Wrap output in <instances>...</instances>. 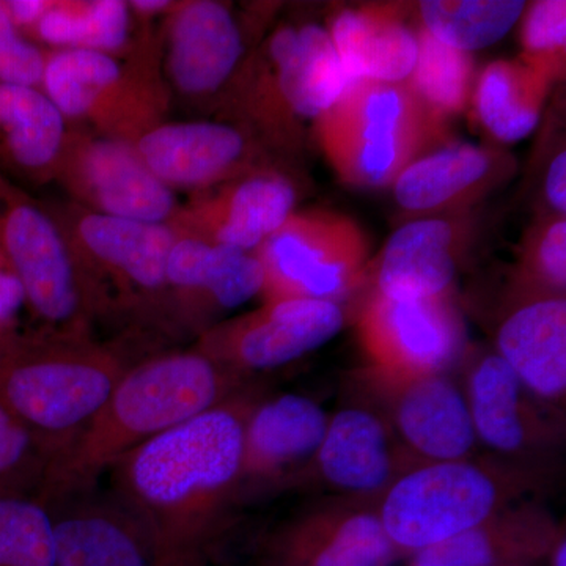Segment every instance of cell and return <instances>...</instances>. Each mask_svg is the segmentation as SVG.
Listing matches in <instances>:
<instances>
[{
    "label": "cell",
    "instance_id": "6da1fadb",
    "mask_svg": "<svg viewBox=\"0 0 566 566\" xmlns=\"http://www.w3.org/2000/svg\"><path fill=\"white\" fill-rule=\"evenodd\" d=\"M253 401L240 390L112 468V490L150 531L151 566L211 565L227 505L241 486Z\"/></svg>",
    "mask_w": 566,
    "mask_h": 566
},
{
    "label": "cell",
    "instance_id": "ba28073f",
    "mask_svg": "<svg viewBox=\"0 0 566 566\" xmlns=\"http://www.w3.org/2000/svg\"><path fill=\"white\" fill-rule=\"evenodd\" d=\"M0 249L25 294L32 329L95 337V316L80 266L50 207L0 175Z\"/></svg>",
    "mask_w": 566,
    "mask_h": 566
},
{
    "label": "cell",
    "instance_id": "277c9868",
    "mask_svg": "<svg viewBox=\"0 0 566 566\" xmlns=\"http://www.w3.org/2000/svg\"><path fill=\"white\" fill-rule=\"evenodd\" d=\"M80 266L96 324L122 323L129 335L175 334L166 266L177 240L172 223L126 221L52 205Z\"/></svg>",
    "mask_w": 566,
    "mask_h": 566
},
{
    "label": "cell",
    "instance_id": "7a4b0ae2",
    "mask_svg": "<svg viewBox=\"0 0 566 566\" xmlns=\"http://www.w3.org/2000/svg\"><path fill=\"white\" fill-rule=\"evenodd\" d=\"M243 376L199 349L151 353L134 363L91 423L52 461L36 501L50 506L98 486L133 450L240 392Z\"/></svg>",
    "mask_w": 566,
    "mask_h": 566
},
{
    "label": "cell",
    "instance_id": "9a60e30c",
    "mask_svg": "<svg viewBox=\"0 0 566 566\" xmlns=\"http://www.w3.org/2000/svg\"><path fill=\"white\" fill-rule=\"evenodd\" d=\"M359 335L392 381L441 375L463 345L460 319L446 297L390 300L375 293L360 314Z\"/></svg>",
    "mask_w": 566,
    "mask_h": 566
},
{
    "label": "cell",
    "instance_id": "8fae6325",
    "mask_svg": "<svg viewBox=\"0 0 566 566\" xmlns=\"http://www.w3.org/2000/svg\"><path fill=\"white\" fill-rule=\"evenodd\" d=\"M54 182L84 210L147 223H172L177 192L142 159L136 145L70 126Z\"/></svg>",
    "mask_w": 566,
    "mask_h": 566
},
{
    "label": "cell",
    "instance_id": "836d02e7",
    "mask_svg": "<svg viewBox=\"0 0 566 566\" xmlns=\"http://www.w3.org/2000/svg\"><path fill=\"white\" fill-rule=\"evenodd\" d=\"M0 566H55L50 512L35 497H0Z\"/></svg>",
    "mask_w": 566,
    "mask_h": 566
},
{
    "label": "cell",
    "instance_id": "4fadbf2b",
    "mask_svg": "<svg viewBox=\"0 0 566 566\" xmlns=\"http://www.w3.org/2000/svg\"><path fill=\"white\" fill-rule=\"evenodd\" d=\"M345 315L333 301L286 300L219 322L193 348L243 376L273 370L314 352L340 333Z\"/></svg>",
    "mask_w": 566,
    "mask_h": 566
},
{
    "label": "cell",
    "instance_id": "4dcf8cb0",
    "mask_svg": "<svg viewBox=\"0 0 566 566\" xmlns=\"http://www.w3.org/2000/svg\"><path fill=\"white\" fill-rule=\"evenodd\" d=\"M526 387L497 354L483 357L469 378L468 400L476 438L502 453L523 450L532 438Z\"/></svg>",
    "mask_w": 566,
    "mask_h": 566
},
{
    "label": "cell",
    "instance_id": "603a6c76",
    "mask_svg": "<svg viewBox=\"0 0 566 566\" xmlns=\"http://www.w3.org/2000/svg\"><path fill=\"white\" fill-rule=\"evenodd\" d=\"M331 40L349 81L405 84L419 54V32L400 9L389 6L352 7L331 21Z\"/></svg>",
    "mask_w": 566,
    "mask_h": 566
},
{
    "label": "cell",
    "instance_id": "60d3db41",
    "mask_svg": "<svg viewBox=\"0 0 566 566\" xmlns=\"http://www.w3.org/2000/svg\"><path fill=\"white\" fill-rule=\"evenodd\" d=\"M546 197L558 216L566 211V155L558 153L549 164L546 175Z\"/></svg>",
    "mask_w": 566,
    "mask_h": 566
},
{
    "label": "cell",
    "instance_id": "ffe728a7",
    "mask_svg": "<svg viewBox=\"0 0 566 566\" xmlns=\"http://www.w3.org/2000/svg\"><path fill=\"white\" fill-rule=\"evenodd\" d=\"M327 423L323 409L303 395L253 401L244 424L241 486L273 482L315 458Z\"/></svg>",
    "mask_w": 566,
    "mask_h": 566
},
{
    "label": "cell",
    "instance_id": "484cf974",
    "mask_svg": "<svg viewBox=\"0 0 566 566\" xmlns=\"http://www.w3.org/2000/svg\"><path fill=\"white\" fill-rule=\"evenodd\" d=\"M497 349L528 392L545 400L564 398L565 297H538L516 308L499 329Z\"/></svg>",
    "mask_w": 566,
    "mask_h": 566
},
{
    "label": "cell",
    "instance_id": "8d00e7d4",
    "mask_svg": "<svg viewBox=\"0 0 566 566\" xmlns=\"http://www.w3.org/2000/svg\"><path fill=\"white\" fill-rule=\"evenodd\" d=\"M527 282L551 296H560L566 285V221L556 214L531 234L523 255Z\"/></svg>",
    "mask_w": 566,
    "mask_h": 566
},
{
    "label": "cell",
    "instance_id": "f35d334b",
    "mask_svg": "<svg viewBox=\"0 0 566 566\" xmlns=\"http://www.w3.org/2000/svg\"><path fill=\"white\" fill-rule=\"evenodd\" d=\"M25 294L20 279L0 249V348L22 333Z\"/></svg>",
    "mask_w": 566,
    "mask_h": 566
},
{
    "label": "cell",
    "instance_id": "3957f363",
    "mask_svg": "<svg viewBox=\"0 0 566 566\" xmlns=\"http://www.w3.org/2000/svg\"><path fill=\"white\" fill-rule=\"evenodd\" d=\"M133 340L134 335L104 342L24 329L0 348V401L31 431L50 465L139 360L129 348Z\"/></svg>",
    "mask_w": 566,
    "mask_h": 566
},
{
    "label": "cell",
    "instance_id": "f546056e",
    "mask_svg": "<svg viewBox=\"0 0 566 566\" xmlns=\"http://www.w3.org/2000/svg\"><path fill=\"white\" fill-rule=\"evenodd\" d=\"M553 82L547 71L521 57L490 63L472 95L483 128L501 142L524 139L538 125Z\"/></svg>",
    "mask_w": 566,
    "mask_h": 566
},
{
    "label": "cell",
    "instance_id": "f1b7e54d",
    "mask_svg": "<svg viewBox=\"0 0 566 566\" xmlns=\"http://www.w3.org/2000/svg\"><path fill=\"white\" fill-rule=\"evenodd\" d=\"M557 538L535 513H497L471 531L416 554L412 566H521L545 556Z\"/></svg>",
    "mask_w": 566,
    "mask_h": 566
},
{
    "label": "cell",
    "instance_id": "7402d4cb",
    "mask_svg": "<svg viewBox=\"0 0 566 566\" xmlns=\"http://www.w3.org/2000/svg\"><path fill=\"white\" fill-rule=\"evenodd\" d=\"M510 166L501 153L475 145H447L420 156L398 175L395 200L409 212L464 208L493 189Z\"/></svg>",
    "mask_w": 566,
    "mask_h": 566
},
{
    "label": "cell",
    "instance_id": "83f0119b",
    "mask_svg": "<svg viewBox=\"0 0 566 566\" xmlns=\"http://www.w3.org/2000/svg\"><path fill=\"white\" fill-rule=\"evenodd\" d=\"M315 458L331 485L352 493H374L394 475L386 424L360 408L344 409L329 420Z\"/></svg>",
    "mask_w": 566,
    "mask_h": 566
},
{
    "label": "cell",
    "instance_id": "d6a6232c",
    "mask_svg": "<svg viewBox=\"0 0 566 566\" xmlns=\"http://www.w3.org/2000/svg\"><path fill=\"white\" fill-rule=\"evenodd\" d=\"M406 85L424 109L444 122L472 102L474 61L469 52L447 46L420 29L419 54Z\"/></svg>",
    "mask_w": 566,
    "mask_h": 566
},
{
    "label": "cell",
    "instance_id": "30bf717a",
    "mask_svg": "<svg viewBox=\"0 0 566 566\" xmlns=\"http://www.w3.org/2000/svg\"><path fill=\"white\" fill-rule=\"evenodd\" d=\"M255 253L264 273L263 303H335L363 277L368 241L359 223L340 212L293 211Z\"/></svg>",
    "mask_w": 566,
    "mask_h": 566
},
{
    "label": "cell",
    "instance_id": "5b68a950",
    "mask_svg": "<svg viewBox=\"0 0 566 566\" xmlns=\"http://www.w3.org/2000/svg\"><path fill=\"white\" fill-rule=\"evenodd\" d=\"M329 32L315 24L279 25L248 55L219 106L253 134L286 144L303 120H318L348 87Z\"/></svg>",
    "mask_w": 566,
    "mask_h": 566
},
{
    "label": "cell",
    "instance_id": "7c38bea8",
    "mask_svg": "<svg viewBox=\"0 0 566 566\" xmlns=\"http://www.w3.org/2000/svg\"><path fill=\"white\" fill-rule=\"evenodd\" d=\"M245 36L229 3L178 0L161 22V63L172 102L221 104L245 61Z\"/></svg>",
    "mask_w": 566,
    "mask_h": 566
},
{
    "label": "cell",
    "instance_id": "4316f807",
    "mask_svg": "<svg viewBox=\"0 0 566 566\" xmlns=\"http://www.w3.org/2000/svg\"><path fill=\"white\" fill-rule=\"evenodd\" d=\"M155 29L140 21L126 0H52L31 41L48 51L128 55Z\"/></svg>",
    "mask_w": 566,
    "mask_h": 566
},
{
    "label": "cell",
    "instance_id": "ac0fdd59",
    "mask_svg": "<svg viewBox=\"0 0 566 566\" xmlns=\"http://www.w3.org/2000/svg\"><path fill=\"white\" fill-rule=\"evenodd\" d=\"M48 512L55 566H151L147 523L112 488H93Z\"/></svg>",
    "mask_w": 566,
    "mask_h": 566
},
{
    "label": "cell",
    "instance_id": "8992f818",
    "mask_svg": "<svg viewBox=\"0 0 566 566\" xmlns=\"http://www.w3.org/2000/svg\"><path fill=\"white\" fill-rule=\"evenodd\" d=\"M41 91L70 126L136 145L169 120L174 103L163 74L161 28L128 55L50 51Z\"/></svg>",
    "mask_w": 566,
    "mask_h": 566
},
{
    "label": "cell",
    "instance_id": "7bdbcfd3",
    "mask_svg": "<svg viewBox=\"0 0 566 566\" xmlns=\"http://www.w3.org/2000/svg\"><path fill=\"white\" fill-rule=\"evenodd\" d=\"M521 566H523V565H521Z\"/></svg>",
    "mask_w": 566,
    "mask_h": 566
},
{
    "label": "cell",
    "instance_id": "74e56055",
    "mask_svg": "<svg viewBox=\"0 0 566 566\" xmlns=\"http://www.w3.org/2000/svg\"><path fill=\"white\" fill-rule=\"evenodd\" d=\"M48 54L18 31L0 0V84L41 88Z\"/></svg>",
    "mask_w": 566,
    "mask_h": 566
},
{
    "label": "cell",
    "instance_id": "cb8c5ba5",
    "mask_svg": "<svg viewBox=\"0 0 566 566\" xmlns=\"http://www.w3.org/2000/svg\"><path fill=\"white\" fill-rule=\"evenodd\" d=\"M395 424L406 444L431 463L461 461L475 444L468 400L442 375L400 379Z\"/></svg>",
    "mask_w": 566,
    "mask_h": 566
},
{
    "label": "cell",
    "instance_id": "9c48e42d",
    "mask_svg": "<svg viewBox=\"0 0 566 566\" xmlns=\"http://www.w3.org/2000/svg\"><path fill=\"white\" fill-rule=\"evenodd\" d=\"M506 486L485 465L428 463L387 490L378 516L395 551L419 553L502 512Z\"/></svg>",
    "mask_w": 566,
    "mask_h": 566
},
{
    "label": "cell",
    "instance_id": "5bb4252c",
    "mask_svg": "<svg viewBox=\"0 0 566 566\" xmlns=\"http://www.w3.org/2000/svg\"><path fill=\"white\" fill-rule=\"evenodd\" d=\"M174 333L202 335L219 316L262 294L255 252L238 251L178 232L166 266Z\"/></svg>",
    "mask_w": 566,
    "mask_h": 566
},
{
    "label": "cell",
    "instance_id": "b9f144b4",
    "mask_svg": "<svg viewBox=\"0 0 566 566\" xmlns=\"http://www.w3.org/2000/svg\"><path fill=\"white\" fill-rule=\"evenodd\" d=\"M553 566H566V542L565 538H557L553 547Z\"/></svg>",
    "mask_w": 566,
    "mask_h": 566
},
{
    "label": "cell",
    "instance_id": "d6986e66",
    "mask_svg": "<svg viewBox=\"0 0 566 566\" xmlns=\"http://www.w3.org/2000/svg\"><path fill=\"white\" fill-rule=\"evenodd\" d=\"M378 513L329 510L275 531L264 543V566H386L395 556Z\"/></svg>",
    "mask_w": 566,
    "mask_h": 566
},
{
    "label": "cell",
    "instance_id": "2e32d148",
    "mask_svg": "<svg viewBox=\"0 0 566 566\" xmlns=\"http://www.w3.org/2000/svg\"><path fill=\"white\" fill-rule=\"evenodd\" d=\"M136 148L167 188L193 196L264 167L251 129L230 122L166 120Z\"/></svg>",
    "mask_w": 566,
    "mask_h": 566
},
{
    "label": "cell",
    "instance_id": "d4e9b609",
    "mask_svg": "<svg viewBox=\"0 0 566 566\" xmlns=\"http://www.w3.org/2000/svg\"><path fill=\"white\" fill-rule=\"evenodd\" d=\"M460 240V227L442 219L406 223L382 251L376 293L390 300L444 297L457 275Z\"/></svg>",
    "mask_w": 566,
    "mask_h": 566
},
{
    "label": "cell",
    "instance_id": "44dd1931",
    "mask_svg": "<svg viewBox=\"0 0 566 566\" xmlns=\"http://www.w3.org/2000/svg\"><path fill=\"white\" fill-rule=\"evenodd\" d=\"M70 125L41 88L0 84V175L18 186L54 181Z\"/></svg>",
    "mask_w": 566,
    "mask_h": 566
},
{
    "label": "cell",
    "instance_id": "52a82bcc",
    "mask_svg": "<svg viewBox=\"0 0 566 566\" xmlns=\"http://www.w3.org/2000/svg\"><path fill=\"white\" fill-rule=\"evenodd\" d=\"M441 125L406 82L356 80L315 122V133L342 181L382 188L438 139Z\"/></svg>",
    "mask_w": 566,
    "mask_h": 566
},
{
    "label": "cell",
    "instance_id": "1f68e13d",
    "mask_svg": "<svg viewBox=\"0 0 566 566\" xmlns=\"http://www.w3.org/2000/svg\"><path fill=\"white\" fill-rule=\"evenodd\" d=\"M521 0H424L419 3L423 31L436 40L469 52L504 39L520 20Z\"/></svg>",
    "mask_w": 566,
    "mask_h": 566
},
{
    "label": "cell",
    "instance_id": "e575fe53",
    "mask_svg": "<svg viewBox=\"0 0 566 566\" xmlns=\"http://www.w3.org/2000/svg\"><path fill=\"white\" fill-rule=\"evenodd\" d=\"M50 458L31 431L0 401V497H36Z\"/></svg>",
    "mask_w": 566,
    "mask_h": 566
},
{
    "label": "cell",
    "instance_id": "e0dca14e",
    "mask_svg": "<svg viewBox=\"0 0 566 566\" xmlns=\"http://www.w3.org/2000/svg\"><path fill=\"white\" fill-rule=\"evenodd\" d=\"M297 193L285 174L264 166L181 203L177 232L255 252L293 214Z\"/></svg>",
    "mask_w": 566,
    "mask_h": 566
},
{
    "label": "cell",
    "instance_id": "ab89813d",
    "mask_svg": "<svg viewBox=\"0 0 566 566\" xmlns=\"http://www.w3.org/2000/svg\"><path fill=\"white\" fill-rule=\"evenodd\" d=\"M3 3L18 31L31 40L33 29L50 9L52 0H3Z\"/></svg>",
    "mask_w": 566,
    "mask_h": 566
},
{
    "label": "cell",
    "instance_id": "d590c367",
    "mask_svg": "<svg viewBox=\"0 0 566 566\" xmlns=\"http://www.w3.org/2000/svg\"><path fill=\"white\" fill-rule=\"evenodd\" d=\"M523 59L539 66L554 81L564 74L566 51L565 0H539L532 3L523 22Z\"/></svg>",
    "mask_w": 566,
    "mask_h": 566
}]
</instances>
